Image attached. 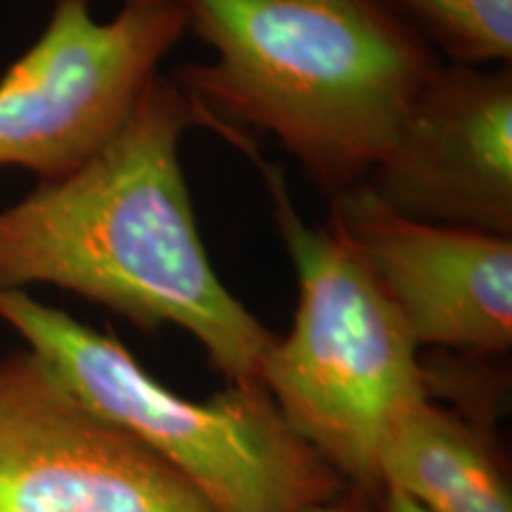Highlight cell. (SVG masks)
Listing matches in <instances>:
<instances>
[{
	"mask_svg": "<svg viewBox=\"0 0 512 512\" xmlns=\"http://www.w3.org/2000/svg\"><path fill=\"white\" fill-rule=\"evenodd\" d=\"M190 126L197 110L157 74L98 155L0 209V290L53 285L138 328L174 325L228 384H261L275 335L211 266L181 164Z\"/></svg>",
	"mask_w": 512,
	"mask_h": 512,
	"instance_id": "obj_1",
	"label": "cell"
},
{
	"mask_svg": "<svg viewBox=\"0 0 512 512\" xmlns=\"http://www.w3.org/2000/svg\"><path fill=\"white\" fill-rule=\"evenodd\" d=\"M214 62L171 81L214 128L254 152L268 133L332 197L366 183L437 72L425 36L382 0H185Z\"/></svg>",
	"mask_w": 512,
	"mask_h": 512,
	"instance_id": "obj_2",
	"label": "cell"
},
{
	"mask_svg": "<svg viewBox=\"0 0 512 512\" xmlns=\"http://www.w3.org/2000/svg\"><path fill=\"white\" fill-rule=\"evenodd\" d=\"M297 271L292 328L275 337L259 382L294 432L349 486H380V451L403 411L432 396L420 347L373 271L332 230L294 209L278 166L256 159Z\"/></svg>",
	"mask_w": 512,
	"mask_h": 512,
	"instance_id": "obj_3",
	"label": "cell"
},
{
	"mask_svg": "<svg viewBox=\"0 0 512 512\" xmlns=\"http://www.w3.org/2000/svg\"><path fill=\"white\" fill-rule=\"evenodd\" d=\"M0 320L57 380L178 472L211 512H306L349 484L292 430L261 384L207 401L171 392L117 337L27 290H0Z\"/></svg>",
	"mask_w": 512,
	"mask_h": 512,
	"instance_id": "obj_4",
	"label": "cell"
},
{
	"mask_svg": "<svg viewBox=\"0 0 512 512\" xmlns=\"http://www.w3.org/2000/svg\"><path fill=\"white\" fill-rule=\"evenodd\" d=\"M188 31L185 0H124L98 22L91 0H55L48 24L0 79V169L60 181L93 159Z\"/></svg>",
	"mask_w": 512,
	"mask_h": 512,
	"instance_id": "obj_5",
	"label": "cell"
},
{
	"mask_svg": "<svg viewBox=\"0 0 512 512\" xmlns=\"http://www.w3.org/2000/svg\"><path fill=\"white\" fill-rule=\"evenodd\" d=\"M0 512H211L29 349L0 358Z\"/></svg>",
	"mask_w": 512,
	"mask_h": 512,
	"instance_id": "obj_6",
	"label": "cell"
},
{
	"mask_svg": "<svg viewBox=\"0 0 512 512\" xmlns=\"http://www.w3.org/2000/svg\"><path fill=\"white\" fill-rule=\"evenodd\" d=\"M363 188L403 219L512 238L510 64H439Z\"/></svg>",
	"mask_w": 512,
	"mask_h": 512,
	"instance_id": "obj_7",
	"label": "cell"
},
{
	"mask_svg": "<svg viewBox=\"0 0 512 512\" xmlns=\"http://www.w3.org/2000/svg\"><path fill=\"white\" fill-rule=\"evenodd\" d=\"M328 228L361 256L418 347H512V238L403 219L363 185L332 197Z\"/></svg>",
	"mask_w": 512,
	"mask_h": 512,
	"instance_id": "obj_8",
	"label": "cell"
},
{
	"mask_svg": "<svg viewBox=\"0 0 512 512\" xmlns=\"http://www.w3.org/2000/svg\"><path fill=\"white\" fill-rule=\"evenodd\" d=\"M380 489L430 512H512V494L475 427L432 396L394 422L380 451Z\"/></svg>",
	"mask_w": 512,
	"mask_h": 512,
	"instance_id": "obj_9",
	"label": "cell"
},
{
	"mask_svg": "<svg viewBox=\"0 0 512 512\" xmlns=\"http://www.w3.org/2000/svg\"><path fill=\"white\" fill-rule=\"evenodd\" d=\"M460 64H510L512 0H399Z\"/></svg>",
	"mask_w": 512,
	"mask_h": 512,
	"instance_id": "obj_10",
	"label": "cell"
},
{
	"mask_svg": "<svg viewBox=\"0 0 512 512\" xmlns=\"http://www.w3.org/2000/svg\"><path fill=\"white\" fill-rule=\"evenodd\" d=\"M366 494L368 491H363V489L351 491V486H349V489L342 491L339 496L330 498V501H325V503L313 505V508L306 512H373L366 501Z\"/></svg>",
	"mask_w": 512,
	"mask_h": 512,
	"instance_id": "obj_11",
	"label": "cell"
}]
</instances>
